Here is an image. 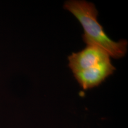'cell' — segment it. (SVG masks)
<instances>
[{"label":"cell","instance_id":"6da1fadb","mask_svg":"<svg viewBox=\"0 0 128 128\" xmlns=\"http://www.w3.org/2000/svg\"><path fill=\"white\" fill-rule=\"evenodd\" d=\"M64 8L73 14L82 25V40L87 46H95L105 51L115 59L123 58L127 50L128 42H115L106 34L97 20L98 11L94 4L82 0L66 1Z\"/></svg>","mask_w":128,"mask_h":128},{"label":"cell","instance_id":"7a4b0ae2","mask_svg":"<svg viewBox=\"0 0 128 128\" xmlns=\"http://www.w3.org/2000/svg\"><path fill=\"white\" fill-rule=\"evenodd\" d=\"M69 66L74 77L84 90L96 87L114 73L115 68L105 51L87 46L68 57Z\"/></svg>","mask_w":128,"mask_h":128}]
</instances>
